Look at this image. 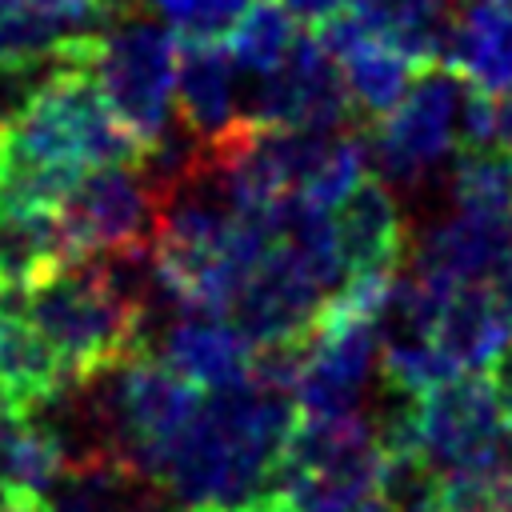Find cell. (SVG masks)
I'll return each instance as SVG.
<instances>
[{"instance_id":"6da1fadb","label":"cell","mask_w":512,"mask_h":512,"mask_svg":"<svg viewBox=\"0 0 512 512\" xmlns=\"http://www.w3.org/2000/svg\"><path fill=\"white\" fill-rule=\"evenodd\" d=\"M300 420L296 396L252 376L200 396L196 412L148 460V480L176 512H224L272 492L280 452Z\"/></svg>"},{"instance_id":"7a4b0ae2","label":"cell","mask_w":512,"mask_h":512,"mask_svg":"<svg viewBox=\"0 0 512 512\" xmlns=\"http://www.w3.org/2000/svg\"><path fill=\"white\" fill-rule=\"evenodd\" d=\"M24 312L52 344L68 376L104 372L148 352V320L104 272L96 256H80L24 292Z\"/></svg>"},{"instance_id":"3957f363","label":"cell","mask_w":512,"mask_h":512,"mask_svg":"<svg viewBox=\"0 0 512 512\" xmlns=\"http://www.w3.org/2000/svg\"><path fill=\"white\" fill-rule=\"evenodd\" d=\"M84 68L92 72L112 116L148 156L172 132L176 32L144 12H128L92 36Z\"/></svg>"},{"instance_id":"277c9868","label":"cell","mask_w":512,"mask_h":512,"mask_svg":"<svg viewBox=\"0 0 512 512\" xmlns=\"http://www.w3.org/2000/svg\"><path fill=\"white\" fill-rule=\"evenodd\" d=\"M468 100V80L448 64L420 68L408 92L368 124L364 152L376 176L396 192H416L436 168H444L460 148V116Z\"/></svg>"},{"instance_id":"5b68a950","label":"cell","mask_w":512,"mask_h":512,"mask_svg":"<svg viewBox=\"0 0 512 512\" xmlns=\"http://www.w3.org/2000/svg\"><path fill=\"white\" fill-rule=\"evenodd\" d=\"M380 456L364 412L308 416L296 420L280 452L272 492L296 512H356L376 492Z\"/></svg>"},{"instance_id":"8992f818","label":"cell","mask_w":512,"mask_h":512,"mask_svg":"<svg viewBox=\"0 0 512 512\" xmlns=\"http://www.w3.org/2000/svg\"><path fill=\"white\" fill-rule=\"evenodd\" d=\"M416 448L440 476L512 484V424L484 372H452L416 400Z\"/></svg>"},{"instance_id":"52a82bcc","label":"cell","mask_w":512,"mask_h":512,"mask_svg":"<svg viewBox=\"0 0 512 512\" xmlns=\"http://www.w3.org/2000/svg\"><path fill=\"white\" fill-rule=\"evenodd\" d=\"M164 188L140 164L88 168L56 208L76 256L152 252Z\"/></svg>"},{"instance_id":"ba28073f","label":"cell","mask_w":512,"mask_h":512,"mask_svg":"<svg viewBox=\"0 0 512 512\" xmlns=\"http://www.w3.org/2000/svg\"><path fill=\"white\" fill-rule=\"evenodd\" d=\"M380 372V340L368 312L328 300L312 324L292 384L296 408L308 416H352Z\"/></svg>"},{"instance_id":"9c48e42d","label":"cell","mask_w":512,"mask_h":512,"mask_svg":"<svg viewBox=\"0 0 512 512\" xmlns=\"http://www.w3.org/2000/svg\"><path fill=\"white\" fill-rule=\"evenodd\" d=\"M252 96L240 100V120L256 128H348L356 120L336 60L324 52L316 32L304 24L288 56L252 76Z\"/></svg>"},{"instance_id":"30bf717a","label":"cell","mask_w":512,"mask_h":512,"mask_svg":"<svg viewBox=\"0 0 512 512\" xmlns=\"http://www.w3.org/2000/svg\"><path fill=\"white\" fill-rule=\"evenodd\" d=\"M128 12V0H0V72L56 64Z\"/></svg>"},{"instance_id":"8fae6325","label":"cell","mask_w":512,"mask_h":512,"mask_svg":"<svg viewBox=\"0 0 512 512\" xmlns=\"http://www.w3.org/2000/svg\"><path fill=\"white\" fill-rule=\"evenodd\" d=\"M332 244L340 256L344 280L356 276H392L404 260L408 232L396 192L380 176H360L332 204Z\"/></svg>"},{"instance_id":"7c38bea8","label":"cell","mask_w":512,"mask_h":512,"mask_svg":"<svg viewBox=\"0 0 512 512\" xmlns=\"http://www.w3.org/2000/svg\"><path fill=\"white\" fill-rule=\"evenodd\" d=\"M172 104L180 112L184 136L200 152L224 144L244 124L240 96H236V64L220 40H180L176 36Z\"/></svg>"},{"instance_id":"4fadbf2b","label":"cell","mask_w":512,"mask_h":512,"mask_svg":"<svg viewBox=\"0 0 512 512\" xmlns=\"http://www.w3.org/2000/svg\"><path fill=\"white\" fill-rule=\"evenodd\" d=\"M148 352L164 360L176 376L208 392L248 380V364H252V344L224 316H208V312L172 316Z\"/></svg>"},{"instance_id":"5bb4252c","label":"cell","mask_w":512,"mask_h":512,"mask_svg":"<svg viewBox=\"0 0 512 512\" xmlns=\"http://www.w3.org/2000/svg\"><path fill=\"white\" fill-rule=\"evenodd\" d=\"M40 500L52 512H164V492L124 456L68 460L44 484Z\"/></svg>"},{"instance_id":"9a60e30c","label":"cell","mask_w":512,"mask_h":512,"mask_svg":"<svg viewBox=\"0 0 512 512\" xmlns=\"http://www.w3.org/2000/svg\"><path fill=\"white\" fill-rule=\"evenodd\" d=\"M444 64L484 96L512 92V8L500 0H456Z\"/></svg>"},{"instance_id":"2e32d148","label":"cell","mask_w":512,"mask_h":512,"mask_svg":"<svg viewBox=\"0 0 512 512\" xmlns=\"http://www.w3.org/2000/svg\"><path fill=\"white\" fill-rule=\"evenodd\" d=\"M64 380L68 368L28 320L24 292H0V404L12 412H32Z\"/></svg>"},{"instance_id":"e0dca14e","label":"cell","mask_w":512,"mask_h":512,"mask_svg":"<svg viewBox=\"0 0 512 512\" xmlns=\"http://www.w3.org/2000/svg\"><path fill=\"white\" fill-rule=\"evenodd\" d=\"M436 356L448 372H484L492 356L512 340V320L488 292V284H456L436 316Z\"/></svg>"},{"instance_id":"ac0fdd59","label":"cell","mask_w":512,"mask_h":512,"mask_svg":"<svg viewBox=\"0 0 512 512\" xmlns=\"http://www.w3.org/2000/svg\"><path fill=\"white\" fill-rule=\"evenodd\" d=\"M508 216H480V212L456 208L448 220H436L424 232V240L416 244V268L444 280V284L484 280L496 252H500Z\"/></svg>"},{"instance_id":"d6986e66","label":"cell","mask_w":512,"mask_h":512,"mask_svg":"<svg viewBox=\"0 0 512 512\" xmlns=\"http://www.w3.org/2000/svg\"><path fill=\"white\" fill-rule=\"evenodd\" d=\"M80 260L56 212H0V292H28Z\"/></svg>"},{"instance_id":"ffe728a7","label":"cell","mask_w":512,"mask_h":512,"mask_svg":"<svg viewBox=\"0 0 512 512\" xmlns=\"http://www.w3.org/2000/svg\"><path fill=\"white\" fill-rule=\"evenodd\" d=\"M452 200L460 212L508 216L512 212V144L492 140L452 156Z\"/></svg>"},{"instance_id":"44dd1931","label":"cell","mask_w":512,"mask_h":512,"mask_svg":"<svg viewBox=\"0 0 512 512\" xmlns=\"http://www.w3.org/2000/svg\"><path fill=\"white\" fill-rule=\"evenodd\" d=\"M300 28L304 24L288 8H280L276 0H248V8L228 28V44L224 48H228L236 72L264 76L288 56V48L296 44Z\"/></svg>"},{"instance_id":"7402d4cb","label":"cell","mask_w":512,"mask_h":512,"mask_svg":"<svg viewBox=\"0 0 512 512\" xmlns=\"http://www.w3.org/2000/svg\"><path fill=\"white\" fill-rule=\"evenodd\" d=\"M372 496L380 512H444V476L424 460L420 448L384 452Z\"/></svg>"},{"instance_id":"603a6c76","label":"cell","mask_w":512,"mask_h":512,"mask_svg":"<svg viewBox=\"0 0 512 512\" xmlns=\"http://www.w3.org/2000/svg\"><path fill=\"white\" fill-rule=\"evenodd\" d=\"M512 484L496 476H444V512H508Z\"/></svg>"},{"instance_id":"cb8c5ba5","label":"cell","mask_w":512,"mask_h":512,"mask_svg":"<svg viewBox=\"0 0 512 512\" xmlns=\"http://www.w3.org/2000/svg\"><path fill=\"white\" fill-rule=\"evenodd\" d=\"M480 284H488V292L496 296V304H500L504 316L512 320V216H508L500 252H496V260H492V268H488V276H484Z\"/></svg>"},{"instance_id":"d4e9b609","label":"cell","mask_w":512,"mask_h":512,"mask_svg":"<svg viewBox=\"0 0 512 512\" xmlns=\"http://www.w3.org/2000/svg\"><path fill=\"white\" fill-rule=\"evenodd\" d=\"M492 388H496V400H500V408H504V416H508V424H512V340L492 356Z\"/></svg>"},{"instance_id":"484cf974","label":"cell","mask_w":512,"mask_h":512,"mask_svg":"<svg viewBox=\"0 0 512 512\" xmlns=\"http://www.w3.org/2000/svg\"><path fill=\"white\" fill-rule=\"evenodd\" d=\"M280 8H288L300 24H320V20H328V16H336V12H344L352 0H276Z\"/></svg>"},{"instance_id":"4316f807","label":"cell","mask_w":512,"mask_h":512,"mask_svg":"<svg viewBox=\"0 0 512 512\" xmlns=\"http://www.w3.org/2000/svg\"><path fill=\"white\" fill-rule=\"evenodd\" d=\"M0 512H52L36 492H20V488H0Z\"/></svg>"},{"instance_id":"83f0119b","label":"cell","mask_w":512,"mask_h":512,"mask_svg":"<svg viewBox=\"0 0 512 512\" xmlns=\"http://www.w3.org/2000/svg\"><path fill=\"white\" fill-rule=\"evenodd\" d=\"M224 512H296V508L280 492H264V496H256L248 504H236V508H224Z\"/></svg>"},{"instance_id":"f1b7e54d","label":"cell","mask_w":512,"mask_h":512,"mask_svg":"<svg viewBox=\"0 0 512 512\" xmlns=\"http://www.w3.org/2000/svg\"><path fill=\"white\" fill-rule=\"evenodd\" d=\"M356 512H380V504H376V496H372V500H368V504H360V508H356Z\"/></svg>"},{"instance_id":"f546056e","label":"cell","mask_w":512,"mask_h":512,"mask_svg":"<svg viewBox=\"0 0 512 512\" xmlns=\"http://www.w3.org/2000/svg\"><path fill=\"white\" fill-rule=\"evenodd\" d=\"M500 4H508V8H512V0H500Z\"/></svg>"},{"instance_id":"4dcf8cb0","label":"cell","mask_w":512,"mask_h":512,"mask_svg":"<svg viewBox=\"0 0 512 512\" xmlns=\"http://www.w3.org/2000/svg\"><path fill=\"white\" fill-rule=\"evenodd\" d=\"M508 512H512V500H508Z\"/></svg>"}]
</instances>
